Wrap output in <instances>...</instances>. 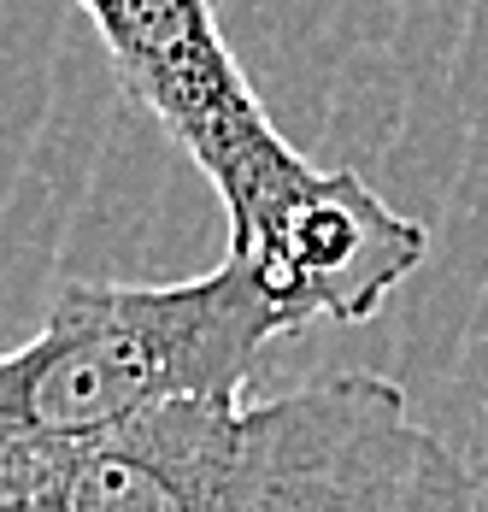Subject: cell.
Listing matches in <instances>:
<instances>
[{"label":"cell","instance_id":"6da1fadb","mask_svg":"<svg viewBox=\"0 0 488 512\" xmlns=\"http://www.w3.org/2000/svg\"><path fill=\"white\" fill-rule=\"evenodd\" d=\"M277 336H294L289 307L236 248L183 283H65L36 336L0 354V407L71 448L171 401H242Z\"/></svg>","mask_w":488,"mask_h":512},{"label":"cell","instance_id":"7a4b0ae2","mask_svg":"<svg viewBox=\"0 0 488 512\" xmlns=\"http://www.w3.org/2000/svg\"><path fill=\"white\" fill-rule=\"evenodd\" d=\"M77 6L95 24L118 83L224 201L236 254H271L294 212L330 183V171L312 165L271 124L247 71L236 65V48L218 30L212 0H77Z\"/></svg>","mask_w":488,"mask_h":512},{"label":"cell","instance_id":"3957f363","mask_svg":"<svg viewBox=\"0 0 488 512\" xmlns=\"http://www.w3.org/2000/svg\"><path fill=\"white\" fill-rule=\"evenodd\" d=\"M236 512H488V460L424 430L400 383L342 371L242 407Z\"/></svg>","mask_w":488,"mask_h":512},{"label":"cell","instance_id":"277c9868","mask_svg":"<svg viewBox=\"0 0 488 512\" xmlns=\"http://www.w3.org/2000/svg\"><path fill=\"white\" fill-rule=\"evenodd\" d=\"M242 401H171L71 442V512H236Z\"/></svg>","mask_w":488,"mask_h":512},{"label":"cell","instance_id":"5b68a950","mask_svg":"<svg viewBox=\"0 0 488 512\" xmlns=\"http://www.w3.org/2000/svg\"><path fill=\"white\" fill-rule=\"evenodd\" d=\"M65 442H18L0 460V512H71Z\"/></svg>","mask_w":488,"mask_h":512},{"label":"cell","instance_id":"8992f818","mask_svg":"<svg viewBox=\"0 0 488 512\" xmlns=\"http://www.w3.org/2000/svg\"><path fill=\"white\" fill-rule=\"evenodd\" d=\"M18 442H36V436H24V430H18V424L6 418V407H0V460H6V454H12Z\"/></svg>","mask_w":488,"mask_h":512}]
</instances>
